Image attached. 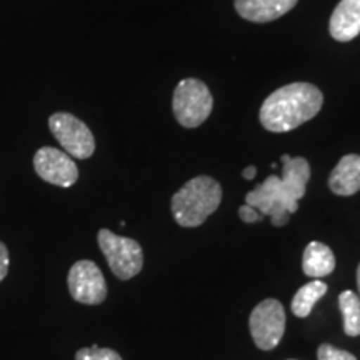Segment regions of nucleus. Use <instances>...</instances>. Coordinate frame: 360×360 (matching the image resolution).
Instances as JSON below:
<instances>
[{"label":"nucleus","mask_w":360,"mask_h":360,"mask_svg":"<svg viewBox=\"0 0 360 360\" xmlns=\"http://www.w3.org/2000/svg\"><path fill=\"white\" fill-rule=\"evenodd\" d=\"M322 105L321 89L309 82H294L277 89L265 98L259 119L269 132H290L314 119Z\"/></svg>","instance_id":"nucleus-1"},{"label":"nucleus","mask_w":360,"mask_h":360,"mask_svg":"<svg viewBox=\"0 0 360 360\" xmlns=\"http://www.w3.org/2000/svg\"><path fill=\"white\" fill-rule=\"evenodd\" d=\"M222 202V187L209 175L193 177L174 193L172 215L180 227H199L219 209Z\"/></svg>","instance_id":"nucleus-2"},{"label":"nucleus","mask_w":360,"mask_h":360,"mask_svg":"<svg viewBox=\"0 0 360 360\" xmlns=\"http://www.w3.org/2000/svg\"><path fill=\"white\" fill-rule=\"evenodd\" d=\"M214 109V97L199 79H184L177 84L172 97V110L177 122L186 129L199 127Z\"/></svg>","instance_id":"nucleus-3"},{"label":"nucleus","mask_w":360,"mask_h":360,"mask_svg":"<svg viewBox=\"0 0 360 360\" xmlns=\"http://www.w3.org/2000/svg\"><path fill=\"white\" fill-rule=\"evenodd\" d=\"M245 204L257 209L264 217H270L276 227L289 222L290 214L299 210V202L292 199L278 175H269L262 184L245 195Z\"/></svg>","instance_id":"nucleus-4"},{"label":"nucleus","mask_w":360,"mask_h":360,"mask_svg":"<svg viewBox=\"0 0 360 360\" xmlns=\"http://www.w3.org/2000/svg\"><path fill=\"white\" fill-rule=\"evenodd\" d=\"M97 240L115 277H119L120 281H130L141 272L143 267V252L137 240L115 236L107 229L98 231Z\"/></svg>","instance_id":"nucleus-5"},{"label":"nucleus","mask_w":360,"mask_h":360,"mask_svg":"<svg viewBox=\"0 0 360 360\" xmlns=\"http://www.w3.org/2000/svg\"><path fill=\"white\" fill-rule=\"evenodd\" d=\"M49 129L64 152L74 159H90L96 152V139L87 124L67 112H57L49 119Z\"/></svg>","instance_id":"nucleus-6"},{"label":"nucleus","mask_w":360,"mask_h":360,"mask_svg":"<svg viewBox=\"0 0 360 360\" xmlns=\"http://www.w3.org/2000/svg\"><path fill=\"white\" fill-rule=\"evenodd\" d=\"M250 335L260 350H272L285 334V310L277 299H265L252 310Z\"/></svg>","instance_id":"nucleus-7"},{"label":"nucleus","mask_w":360,"mask_h":360,"mask_svg":"<svg viewBox=\"0 0 360 360\" xmlns=\"http://www.w3.org/2000/svg\"><path fill=\"white\" fill-rule=\"evenodd\" d=\"M69 292L72 299L85 305H98L107 297V282L102 270L92 260H79L70 267Z\"/></svg>","instance_id":"nucleus-8"},{"label":"nucleus","mask_w":360,"mask_h":360,"mask_svg":"<svg viewBox=\"0 0 360 360\" xmlns=\"http://www.w3.org/2000/svg\"><path fill=\"white\" fill-rule=\"evenodd\" d=\"M34 169L40 179L57 187L69 188L79 179L77 164L56 147H40L34 155Z\"/></svg>","instance_id":"nucleus-9"},{"label":"nucleus","mask_w":360,"mask_h":360,"mask_svg":"<svg viewBox=\"0 0 360 360\" xmlns=\"http://www.w3.org/2000/svg\"><path fill=\"white\" fill-rule=\"evenodd\" d=\"M297 2L299 0H236L233 6L242 19L255 24H267L290 12Z\"/></svg>","instance_id":"nucleus-10"},{"label":"nucleus","mask_w":360,"mask_h":360,"mask_svg":"<svg viewBox=\"0 0 360 360\" xmlns=\"http://www.w3.org/2000/svg\"><path fill=\"white\" fill-rule=\"evenodd\" d=\"M328 32L337 42H350L360 34V0H340L328 22Z\"/></svg>","instance_id":"nucleus-11"},{"label":"nucleus","mask_w":360,"mask_h":360,"mask_svg":"<svg viewBox=\"0 0 360 360\" xmlns=\"http://www.w3.org/2000/svg\"><path fill=\"white\" fill-rule=\"evenodd\" d=\"M328 187L335 195L349 197L360 191V155H344L328 177Z\"/></svg>","instance_id":"nucleus-12"},{"label":"nucleus","mask_w":360,"mask_h":360,"mask_svg":"<svg viewBox=\"0 0 360 360\" xmlns=\"http://www.w3.org/2000/svg\"><path fill=\"white\" fill-rule=\"evenodd\" d=\"M282 182L292 199L299 202L305 195L310 180V165L304 157L282 155Z\"/></svg>","instance_id":"nucleus-13"},{"label":"nucleus","mask_w":360,"mask_h":360,"mask_svg":"<svg viewBox=\"0 0 360 360\" xmlns=\"http://www.w3.org/2000/svg\"><path fill=\"white\" fill-rule=\"evenodd\" d=\"M335 269L334 252L322 242H310L305 247L302 257V270L307 277L322 278L330 276Z\"/></svg>","instance_id":"nucleus-14"},{"label":"nucleus","mask_w":360,"mask_h":360,"mask_svg":"<svg viewBox=\"0 0 360 360\" xmlns=\"http://www.w3.org/2000/svg\"><path fill=\"white\" fill-rule=\"evenodd\" d=\"M327 294V283L322 281H312L305 283L297 290V294L292 299V312L295 317L305 319L312 312L315 304Z\"/></svg>","instance_id":"nucleus-15"},{"label":"nucleus","mask_w":360,"mask_h":360,"mask_svg":"<svg viewBox=\"0 0 360 360\" xmlns=\"http://www.w3.org/2000/svg\"><path fill=\"white\" fill-rule=\"evenodd\" d=\"M339 307L344 319V332L349 337L360 335V297L352 290H344L339 295Z\"/></svg>","instance_id":"nucleus-16"},{"label":"nucleus","mask_w":360,"mask_h":360,"mask_svg":"<svg viewBox=\"0 0 360 360\" xmlns=\"http://www.w3.org/2000/svg\"><path fill=\"white\" fill-rule=\"evenodd\" d=\"M75 360H122L119 352L112 349H102L97 345L84 347L75 354Z\"/></svg>","instance_id":"nucleus-17"},{"label":"nucleus","mask_w":360,"mask_h":360,"mask_svg":"<svg viewBox=\"0 0 360 360\" xmlns=\"http://www.w3.org/2000/svg\"><path fill=\"white\" fill-rule=\"evenodd\" d=\"M317 359L319 360H357L355 355H352L347 350L337 349L330 344H322L317 350Z\"/></svg>","instance_id":"nucleus-18"},{"label":"nucleus","mask_w":360,"mask_h":360,"mask_svg":"<svg viewBox=\"0 0 360 360\" xmlns=\"http://www.w3.org/2000/svg\"><path fill=\"white\" fill-rule=\"evenodd\" d=\"M238 217H240L242 222L245 224H255V222H260V220H264V215L260 214L257 209H254V207L247 204L238 209Z\"/></svg>","instance_id":"nucleus-19"},{"label":"nucleus","mask_w":360,"mask_h":360,"mask_svg":"<svg viewBox=\"0 0 360 360\" xmlns=\"http://www.w3.org/2000/svg\"><path fill=\"white\" fill-rule=\"evenodd\" d=\"M8 264H11V259H8L7 245L4 244V242H0V282H2L7 276Z\"/></svg>","instance_id":"nucleus-20"},{"label":"nucleus","mask_w":360,"mask_h":360,"mask_svg":"<svg viewBox=\"0 0 360 360\" xmlns=\"http://www.w3.org/2000/svg\"><path fill=\"white\" fill-rule=\"evenodd\" d=\"M242 175H244V179H247V180H252V179L255 177V175H257V169H255L254 165H250V167L244 169V172H242Z\"/></svg>","instance_id":"nucleus-21"},{"label":"nucleus","mask_w":360,"mask_h":360,"mask_svg":"<svg viewBox=\"0 0 360 360\" xmlns=\"http://www.w3.org/2000/svg\"><path fill=\"white\" fill-rule=\"evenodd\" d=\"M357 287H359V294H360V265L357 269Z\"/></svg>","instance_id":"nucleus-22"}]
</instances>
